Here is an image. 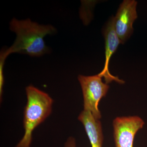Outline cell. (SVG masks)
I'll return each mask as SVG.
<instances>
[{"mask_svg": "<svg viewBox=\"0 0 147 147\" xmlns=\"http://www.w3.org/2000/svg\"><path fill=\"white\" fill-rule=\"evenodd\" d=\"M11 30L16 34L13 45L3 51L1 55L6 59L11 53H18L31 57H40L50 52L44 38L47 35L54 34L56 30L50 25H40L30 19L11 21Z\"/></svg>", "mask_w": 147, "mask_h": 147, "instance_id": "1", "label": "cell"}, {"mask_svg": "<svg viewBox=\"0 0 147 147\" xmlns=\"http://www.w3.org/2000/svg\"><path fill=\"white\" fill-rule=\"evenodd\" d=\"M27 102L24 113V135L15 147H30L32 132L50 116L53 100L48 94L33 86L26 88Z\"/></svg>", "mask_w": 147, "mask_h": 147, "instance_id": "2", "label": "cell"}, {"mask_svg": "<svg viewBox=\"0 0 147 147\" xmlns=\"http://www.w3.org/2000/svg\"><path fill=\"white\" fill-rule=\"evenodd\" d=\"M102 78L98 74L90 76L79 75L78 77L83 92L84 110L90 112L95 118L99 120L101 115L98 103L109 89V85L102 82Z\"/></svg>", "mask_w": 147, "mask_h": 147, "instance_id": "3", "label": "cell"}, {"mask_svg": "<svg viewBox=\"0 0 147 147\" xmlns=\"http://www.w3.org/2000/svg\"><path fill=\"white\" fill-rule=\"evenodd\" d=\"M145 122L139 116L119 117L113 121L115 147H133L135 135Z\"/></svg>", "mask_w": 147, "mask_h": 147, "instance_id": "4", "label": "cell"}, {"mask_svg": "<svg viewBox=\"0 0 147 147\" xmlns=\"http://www.w3.org/2000/svg\"><path fill=\"white\" fill-rule=\"evenodd\" d=\"M137 3L134 0H125L114 17L115 30L122 43L125 42L133 33V24L137 18Z\"/></svg>", "mask_w": 147, "mask_h": 147, "instance_id": "5", "label": "cell"}, {"mask_svg": "<svg viewBox=\"0 0 147 147\" xmlns=\"http://www.w3.org/2000/svg\"><path fill=\"white\" fill-rule=\"evenodd\" d=\"M103 32L105 39V62L103 69L98 74L101 77H104L106 84L115 81L119 84H123L124 82L123 80L112 75L108 68L110 58L116 52L119 45L122 43L115 30L114 17H112L108 21Z\"/></svg>", "mask_w": 147, "mask_h": 147, "instance_id": "6", "label": "cell"}, {"mask_svg": "<svg viewBox=\"0 0 147 147\" xmlns=\"http://www.w3.org/2000/svg\"><path fill=\"white\" fill-rule=\"evenodd\" d=\"M78 119L84 125L92 147H102L103 136L100 120L95 118L90 112L84 110Z\"/></svg>", "mask_w": 147, "mask_h": 147, "instance_id": "7", "label": "cell"}, {"mask_svg": "<svg viewBox=\"0 0 147 147\" xmlns=\"http://www.w3.org/2000/svg\"><path fill=\"white\" fill-rule=\"evenodd\" d=\"M0 61V95L1 97L2 96L3 85L4 84L3 76V68L6 59L2 56H1Z\"/></svg>", "mask_w": 147, "mask_h": 147, "instance_id": "8", "label": "cell"}, {"mask_svg": "<svg viewBox=\"0 0 147 147\" xmlns=\"http://www.w3.org/2000/svg\"><path fill=\"white\" fill-rule=\"evenodd\" d=\"M64 147H76V141L74 137H69L65 144Z\"/></svg>", "mask_w": 147, "mask_h": 147, "instance_id": "9", "label": "cell"}]
</instances>
